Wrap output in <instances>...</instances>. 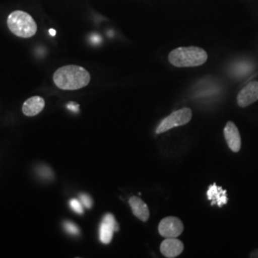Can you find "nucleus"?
<instances>
[{
	"mask_svg": "<svg viewBox=\"0 0 258 258\" xmlns=\"http://www.w3.org/2000/svg\"><path fill=\"white\" fill-rule=\"evenodd\" d=\"M53 80L59 89L78 90L89 84L91 76L83 67L78 65H66L55 71Z\"/></svg>",
	"mask_w": 258,
	"mask_h": 258,
	"instance_id": "nucleus-1",
	"label": "nucleus"
},
{
	"mask_svg": "<svg viewBox=\"0 0 258 258\" xmlns=\"http://www.w3.org/2000/svg\"><path fill=\"white\" fill-rule=\"evenodd\" d=\"M168 60L175 67H197L208 60V53L200 47H179L169 53Z\"/></svg>",
	"mask_w": 258,
	"mask_h": 258,
	"instance_id": "nucleus-2",
	"label": "nucleus"
},
{
	"mask_svg": "<svg viewBox=\"0 0 258 258\" xmlns=\"http://www.w3.org/2000/svg\"><path fill=\"white\" fill-rule=\"evenodd\" d=\"M10 31L17 37L30 38L37 34V25L35 19L26 12L14 11L7 19Z\"/></svg>",
	"mask_w": 258,
	"mask_h": 258,
	"instance_id": "nucleus-3",
	"label": "nucleus"
},
{
	"mask_svg": "<svg viewBox=\"0 0 258 258\" xmlns=\"http://www.w3.org/2000/svg\"><path fill=\"white\" fill-rule=\"evenodd\" d=\"M191 118H192V111L190 108L184 107L182 109L174 111L160 122V124L157 127L156 133L157 134L165 133L170 129L184 125L190 121Z\"/></svg>",
	"mask_w": 258,
	"mask_h": 258,
	"instance_id": "nucleus-4",
	"label": "nucleus"
},
{
	"mask_svg": "<svg viewBox=\"0 0 258 258\" xmlns=\"http://www.w3.org/2000/svg\"><path fill=\"white\" fill-rule=\"evenodd\" d=\"M158 231L165 238H177L184 231V224L177 217L167 216L160 222Z\"/></svg>",
	"mask_w": 258,
	"mask_h": 258,
	"instance_id": "nucleus-5",
	"label": "nucleus"
},
{
	"mask_svg": "<svg viewBox=\"0 0 258 258\" xmlns=\"http://www.w3.org/2000/svg\"><path fill=\"white\" fill-rule=\"evenodd\" d=\"M119 231V226L115 217L111 213H106L102 218L100 226V240L101 242L107 245L109 244L114 235V231Z\"/></svg>",
	"mask_w": 258,
	"mask_h": 258,
	"instance_id": "nucleus-6",
	"label": "nucleus"
},
{
	"mask_svg": "<svg viewBox=\"0 0 258 258\" xmlns=\"http://www.w3.org/2000/svg\"><path fill=\"white\" fill-rule=\"evenodd\" d=\"M258 101V81L248 83L237 95V104L245 108Z\"/></svg>",
	"mask_w": 258,
	"mask_h": 258,
	"instance_id": "nucleus-7",
	"label": "nucleus"
},
{
	"mask_svg": "<svg viewBox=\"0 0 258 258\" xmlns=\"http://www.w3.org/2000/svg\"><path fill=\"white\" fill-rule=\"evenodd\" d=\"M224 136L228 147L232 152L237 153L241 149V136L239 130L233 121H228L224 128Z\"/></svg>",
	"mask_w": 258,
	"mask_h": 258,
	"instance_id": "nucleus-8",
	"label": "nucleus"
},
{
	"mask_svg": "<svg viewBox=\"0 0 258 258\" xmlns=\"http://www.w3.org/2000/svg\"><path fill=\"white\" fill-rule=\"evenodd\" d=\"M184 244L182 241L176 238H166L160 246L162 254L167 258H174L179 256L184 250Z\"/></svg>",
	"mask_w": 258,
	"mask_h": 258,
	"instance_id": "nucleus-9",
	"label": "nucleus"
},
{
	"mask_svg": "<svg viewBox=\"0 0 258 258\" xmlns=\"http://www.w3.org/2000/svg\"><path fill=\"white\" fill-rule=\"evenodd\" d=\"M45 107V101L42 97L34 96L28 99L22 105V112L27 117H34L39 114Z\"/></svg>",
	"mask_w": 258,
	"mask_h": 258,
	"instance_id": "nucleus-10",
	"label": "nucleus"
},
{
	"mask_svg": "<svg viewBox=\"0 0 258 258\" xmlns=\"http://www.w3.org/2000/svg\"><path fill=\"white\" fill-rule=\"evenodd\" d=\"M129 206L133 214L141 221L147 222L149 219V209L148 205L137 196H132L128 200Z\"/></svg>",
	"mask_w": 258,
	"mask_h": 258,
	"instance_id": "nucleus-11",
	"label": "nucleus"
},
{
	"mask_svg": "<svg viewBox=\"0 0 258 258\" xmlns=\"http://www.w3.org/2000/svg\"><path fill=\"white\" fill-rule=\"evenodd\" d=\"M207 196L210 201H212V205H217L218 207H222L228 202L226 190L215 184L210 186L209 190L207 191Z\"/></svg>",
	"mask_w": 258,
	"mask_h": 258,
	"instance_id": "nucleus-12",
	"label": "nucleus"
},
{
	"mask_svg": "<svg viewBox=\"0 0 258 258\" xmlns=\"http://www.w3.org/2000/svg\"><path fill=\"white\" fill-rule=\"evenodd\" d=\"M69 204H70V207L72 208V210H73L75 212H77V213H79V214H83V212H83V205H82V203H81L79 200L72 199Z\"/></svg>",
	"mask_w": 258,
	"mask_h": 258,
	"instance_id": "nucleus-13",
	"label": "nucleus"
},
{
	"mask_svg": "<svg viewBox=\"0 0 258 258\" xmlns=\"http://www.w3.org/2000/svg\"><path fill=\"white\" fill-rule=\"evenodd\" d=\"M80 198H81V201H82V203L83 204V206H84L85 208H87V209H91V208H92V198H91L88 194H81Z\"/></svg>",
	"mask_w": 258,
	"mask_h": 258,
	"instance_id": "nucleus-14",
	"label": "nucleus"
},
{
	"mask_svg": "<svg viewBox=\"0 0 258 258\" xmlns=\"http://www.w3.org/2000/svg\"><path fill=\"white\" fill-rule=\"evenodd\" d=\"M65 229H66V231H68L69 233H71V234H79V232H80V230H79V228L73 224V223H71V222H66L64 225Z\"/></svg>",
	"mask_w": 258,
	"mask_h": 258,
	"instance_id": "nucleus-15",
	"label": "nucleus"
},
{
	"mask_svg": "<svg viewBox=\"0 0 258 258\" xmlns=\"http://www.w3.org/2000/svg\"><path fill=\"white\" fill-rule=\"evenodd\" d=\"M67 108L70 109V110L75 111V112H78L79 108H80V105L75 103V102H70L67 104Z\"/></svg>",
	"mask_w": 258,
	"mask_h": 258,
	"instance_id": "nucleus-16",
	"label": "nucleus"
},
{
	"mask_svg": "<svg viewBox=\"0 0 258 258\" xmlns=\"http://www.w3.org/2000/svg\"><path fill=\"white\" fill-rule=\"evenodd\" d=\"M249 257L258 258V249L252 250V251L250 252V254H249Z\"/></svg>",
	"mask_w": 258,
	"mask_h": 258,
	"instance_id": "nucleus-17",
	"label": "nucleus"
},
{
	"mask_svg": "<svg viewBox=\"0 0 258 258\" xmlns=\"http://www.w3.org/2000/svg\"><path fill=\"white\" fill-rule=\"evenodd\" d=\"M49 33H50L51 36L54 37V36H55V33H56V32H55V30H54V29H50V30H49Z\"/></svg>",
	"mask_w": 258,
	"mask_h": 258,
	"instance_id": "nucleus-18",
	"label": "nucleus"
}]
</instances>
